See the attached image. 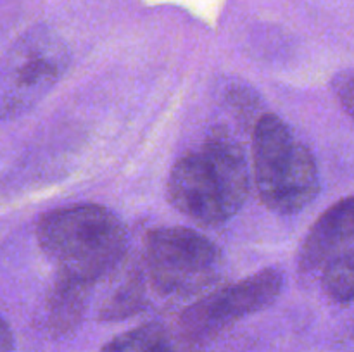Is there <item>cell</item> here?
Masks as SVG:
<instances>
[{
  "instance_id": "obj_3",
  "label": "cell",
  "mask_w": 354,
  "mask_h": 352,
  "mask_svg": "<svg viewBox=\"0 0 354 352\" xmlns=\"http://www.w3.org/2000/svg\"><path fill=\"white\" fill-rule=\"evenodd\" d=\"M252 169L259 197L272 213H299L320 192L313 152L273 113L263 114L254 124Z\"/></svg>"
},
{
  "instance_id": "obj_11",
  "label": "cell",
  "mask_w": 354,
  "mask_h": 352,
  "mask_svg": "<svg viewBox=\"0 0 354 352\" xmlns=\"http://www.w3.org/2000/svg\"><path fill=\"white\" fill-rule=\"evenodd\" d=\"M322 286L335 302L354 300V248L342 251L324 264Z\"/></svg>"
},
{
  "instance_id": "obj_7",
  "label": "cell",
  "mask_w": 354,
  "mask_h": 352,
  "mask_svg": "<svg viewBox=\"0 0 354 352\" xmlns=\"http://www.w3.org/2000/svg\"><path fill=\"white\" fill-rule=\"evenodd\" d=\"M354 242V195L332 204L308 231L299 252L303 271L324 268L328 259Z\"/></svg>"
},
{
  "instance_id": "obj_1",
  "label": "cell",
  "mask_w": 354,
  "mask_h": 352,
  "mask_svg": "<svg viewBox=\"0 0 354 352\" xmlns=\"http://www.w3.org/2000/svg\"><path fill=\"white\" fill-rule=\"evenodd\" d=\"M168 199L176 211L203 226L234 217L249 193L244 150L228 135H211L173 164Z\"/></svg>"
},
{
  "instance_id": "obj_4",
  "label": "cell",
  "mask_w": 354,
  "mask_h": 352,
  "mask_svg": "<svg viewBox=\"0 0 354 352\" xmlns=\"http://www.w3.org/2000/svg\"><path fill=\"white\" fill-rule=\"evenodd\" d=\"M69 50L57 33L37 26L0 57V121L33 109L66 75Z\"/></svg>"
},
{
  "instance_id": "obj_8",
  "label": "cell",
  "mask_w": 354,
  "mask_h": 352,
  "mask_svg": "<svg viewBox=\"0 0 354 352\" xmlns=\"http://www.w3.org/2000/svg\"><path fill=\"white\" fill-rule=\"evenodd\" d=\"M90 292H92L90 283L62 273L55 275L45 302L47 323L52 333L64 337L80 326L88 307Z\"/></svg>"
},
{
  "instance_id": "obj_13",
  "label": "cell",
  "mask_w": 354,
  "mask_h": 352,
  "mask_svg": "<svg viewBox=\"0 0 354 352\" xmlns=\"http://www.w3.org/2000/svg\"><path fill=\"white\" fill-rule=\"evenodd\" d=\"M14 351V337L7 321L0 316V352Z\"/></svg>"
},
{
  "instance_id": "obj_10",
  "label": "cell",
  "mask_w": 354,
  "mask_h": 352,
  "mask_svg": "<svg viewBox=\"0 0 354 352\" xmlns=\"http://www.w3.org/2000/svg\"><path fill=\"white\" fill-rule=\"evenodd\" d=\"M145 306V293L142 278L137 271L128 273L118 286H114L100 307L99 317L102 321H120L140 313Z\"/></svg>"
},
{
  "instance_id": "obj_2",
  "label": "cell",
  "mask_w": 354,
  "mask_h": 352,
  "mask_svg": "<svg viewBox=\"0 0 354 352\" xmlns=\"http://www.w3.org/2000/svg\"><path fill=\"white\" fill-rule=\"evenodd\" d=\"M37 237L57 273L90 285L120 264L128 244L123 221L99 204L50 211L38 223Z\"/></svg>"
},
{
  "instance_id": "obj_9",
  "label": "cell",
  "mask_w": 354,
  "mask_h": 352,
  "mask_svg": "<svg viewBox=\"0 0 354 352\" xmlns=\"http://www.w3.org/2000/svg\"><path fill=\"white\" fill-rule=\"evenodd\" d=\"M182 345L165 324L145 323L114 337L99 352H182Z\"/></svg>"
},
{
  "instance_id": "obj_5",
  "label": "cell",
  "mask_w": 354,
  "mask_h": 352,
  "mask_svg": "<svg viewBox=\"0 0 354 352\" xmlns=\"http://www.w3.org/2000/svg\"><path fill=\"white\" fill-rule=\"evenodd\" d=\"M221 262L216 244L190 228H154L145 237L149 282L161 295L201 292L220 276Z\"/></svg>"
},
{
  "instance_id": "obj_12",
  "label": "cell",
  "mask_w": 354,
  "mask_h": 352,
  "mask_svg": "<svg viewBox=\"0 0 354 352\" xmlns=\"http://www.w3.org/2000/svg\"><path fill=\"white\" fill-rule=\"evenodd\" d=\"M332 88L342 109L354 121V72L344 71L335 75L332 79Z\"/></svg>"
},
{
  "instance_id": "obj_6",
  "label": "cell",
  "mask_w": 354,
  "mask_h": 352,
  "mask_svg": "<svg viewBox=\"0 0 354 352\" xmlns=\"http://www.w3.org/2000/svg\"><path fill=\"white\" fill-rule=\"evenodd\" d=\"M283 276L268 268L209 293L192 304L180 317V338L185 345L201 344L245 316L259 313L279 299Z\"/></svg>"
}]
</instances>
